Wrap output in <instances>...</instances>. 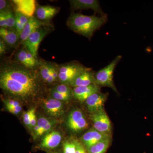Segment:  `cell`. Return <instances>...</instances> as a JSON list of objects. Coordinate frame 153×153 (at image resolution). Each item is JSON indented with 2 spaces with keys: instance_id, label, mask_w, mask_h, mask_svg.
Returning a JSON list of instances; mask_svg holds the SVG:
<instances>
[{
  "instance_id": "obj_32",
  "label": "cell",
  "mask_w": 153,
  "mask_h": 153,
  "mask_svg": "<svg viewBox=\"0 0 153 153\" xmlns=\"http://www.w3.org/2000/svg\"><path fill=\"white\" fill-rule=\"evenodd\" d=\"M6 50H7V47H6L5 43L2 39H1L0 40V55H1L4 54Z\"/></svg>"
},
{
  "instance_id": "obj_29",
  "label": "cell",
  "mask_w": 153,
  "mask_h": 153,
  "mask_svg": "<svg viewBox=\"0 0 153 153\" xmlns=\"http://www.w3.org/2000/svg\"><path fill=\"white\" fill-rule=\"evenodd\" d=\"M3 102L5 106H18L21 105L20 102L16 99L7 98L4 100Z\"/></svg>"
},
{
  "instance_id": "obj_34",
  "label": "cell",
  "mask_w": 153,
  "mask_h": 153,
  "mask_svg": "<svg viewBox=\"0 0 153 153\" xmlns=\"http://www.w3.org/2000/svg\"><path fill=\"white\" fill-rule=\"evenodd\" d=\"M49 153H59L56 152H50Z\"/></svg>"
},
{
  "instance_id": "obj_3",
  "label": "cell",
  "mask_w": 153,
  "mask_h": 153,
  "mask_svg": "<svg viewBox=\"0 0 153 153\" xmlns=\"http://www.w3.org/2000/svg\"><path fill=\"white\" fill-rule=\"evenodd\" d=\"M121 58V55H118L107 66L95 73V84L100 86L110 88L114 91L117 92L114 82L113 73L116 66Z\"/></svg>"
},
{
  "instance_id": "obj_14",
  "label": "cell",
  "mask_w": 153,
  "mask_h": 153,
  "mask_svg": "<svg viewBox=\"0 0 153 153\" xmlns=\"http://www.w3.org/2000/svg\"><path fill=\"white\" fill-rule=\"evenodd\" d=\"M100 86L93 83L85 86L74 87V97L78 101L83 102L93 94L100 91Z\"/></svg>"
},
{
  "instance_id": "obj_25",
  "label": "cell",
  "mask_w": 153,
  "mask_h": 153,
  "mask_svg": "<svg viewBox=\"0 0 153 153\" xmlns=\"http://www.w3.org/2000/svg\"><path fill=\"white\" fill-rule=\"evenodd\" d=\"M52 89L63 94L71 96L73 97H74L73 89H72L69 85L66 84H61L56 85Z\"/></svg>"
},
{
  "instance_id": "obj_4",
  "label": "cell",
  "mask_w": 153,
  "mask_h": 153,
  "mask_svg": "<svg viewBox=\"0 0 153 153\" xmlns=\"http://www.w3.org/2000/svg\"><path fill=\"white\" fill-rule=\"evenodd\" d=\"M66 125L71 132L80 133L88 128V122L82 111L78 108L72 110L66 120Z\"/></svg>"
},
{
  "instance_id": "obj_26",
  "label": "cell",
  "mask_w": 153,
  "mask_h": 153,
  "mask_svg": "<svg viewBox=\"0 0 153 153\" xmlns=\"http://www.w3.org/2000/svg\"><path fill=\"white\" fill-rule=\"evenodd\" d=\"M51 97L63 102H67L70 101L73 97L63 94L52 89L50 91Z\"/></svg>"
},
{
  "instance_id": "obj_28",
  "label": "cell",
  "mask_w": 153,
  "mask_h": 153,
  "mask_svg": "<svg viewBox=\"0 0 153 153\" xmlns=\"http://www.w3.org/2000/svg\"><path fill=\"white\" fill-rule=\"evenodd\" d=\"M5 108L9 112L16 116H19L21 114L23 110L22 105L18 106H5Z\"/></svg>"
},
{
  "instance_id": "obj_13",
  "label": "cell",
  "mask_w": 153,
  "mask_h": 153,
  "mask_svg": "<svg viewBox=\"0 0 153 153\" xmlns=\"http://www.w3.org/2000/svg\"><path fill=\"white\" fill-rule=\"evenodd\" d=\"M13 2L16 7V13H21L28 18L33 17L36 10V1L14 0Z\"/></svg>"
},
{
  "instance_id": "obj_12",
  "label": "cell",
  "mask_w": 153,
  "mask_h": 153,
  "mask_svg": "<svg viewBox=\"0 0 153 153\" xmlns=\"http://www.w3.org/2000/svg\"><path fill=\"white\" fill-rule=\"evenodd\" d=\"M62 140L59 132L52 130L42 137L39 147L43 149L52 150L59 146Z\"/></svg>"
},
{
  "instance_id": "obj_21",
  "label": "cell",
  "mask_w": 153,
  "mask_h": 153,
  "mask_svg": "<svg viewBox=\"0 0 153 153\" xmlns=\"http://www.w3.org/2000/svg\"><path fill=\"white\" fill-rule=\"evenodd\" d=\"M57 7L51 6H42L38 7L36 15L40 20L46 21L52 19L58 12Z\"/></svg>"
},
{
  "instance_id": "obj_10",
  "label": "cell",
  "mask_w": 153,
  "mask_h": 153,
  "mask_svg": "<svg viewBox=\"0 0 153 153\" xmlns=\"http://www.w3.org/2000/svg\"><path fill=\"white\" fill-rule=\"evenodd\" d=\"M108 96V94L102 93L99 91L91 94L85 100V104L90 114L104 108L105 103Z\"/></svg>"
},
{
  "instance_id": "obj_15",
  "label": "cell",
  "mask_w": 153,
  "mask_h": 153,
  "mask_svg": "<svg viewBox=\"0 0 153 153\" xmlns=\"http://www.w3.org/2000/svg\"><path fill=\"white\" fill-rule=\"evenodd\" d=\"M69 1L73 9H92L102 16L105 15L102 10L98 1L97 0H71Z\"/></svg>"
},
{
  "instance_id": "obj_2",
  "label": "cell",
  "mask_w": 153,
  "mask_h": 153,
  "mask_svg": "<svg viewBox=\"0 0 153 153\" xmlns=\"http://www.w3.org/2000/svg\"><path fill=\"white\" fill-rule=\"evenodd\" d=\"M107 20L105 15L98 17L74 13L68 18L67 25L75 33L90 39L94 32L105 24Z\"/></svg>"
},
{
  "instance_id": "obj_16",
  "label": "cell",
  "mask_w": 153,
  "mask_h": 153,
  "mask_svg": "<svg viewBox=\"0 0 153 153\" xmlns=\"http://www.w3.org/2000/svg\"><path fill=\"white\" fill-rule=\"evenodd\" d=\"M95 74L86 69L77 75L69 86L74 88L88 86L93 83L95 84Z\"/></svg>"
},
{
  "instance_id": "obj_19",
  "label": "cell",
  "mask_w": 153,
  "mask_h": 153,
  "mask_svg": "<svg viewBox=\"0 0 153 153\" xmlns=\"http://www.w3.org/2000/svg\"><path fill=\"white\" fill-rule=\"evenodd\" d=\"M16 16L13 12L7 9L0 11V27L16 31Z\"/></svg>"
},
{
  "instance_id": "obj_18",
  "label": "cell",
  "mask_w": 153,
  "mask_h": 153,
  "mask_svg": "<svg viewBox=\"0 0 153 153\" xmlns=\"http://www.w3.org/2000/svg\"><path fill=\"white\" fill-rule=\"evenodd\" d=\"M16 58L20 63L28 69L34 68L37 64L36 57L26 48L21 49L18 52Z\"/></svg>"
},
{
  "instance_id": "obj_23",
  "label": "cell",
  "mask_w": 153,
  "mask_h": 153,
  "mask_svg": "<svg viewBox=\"0 0 153 153\" xmlns=\"http://www.w3.org/2000/svg\"><path fill=\"white\" fill-rule=\"evenodd\" d=\"M52 63H43L40 67V74L41 78L47 83H53L51 74V66Z\"/></svg>"
},
{
  "instance_id": "obj_5",
  "label": "cell",
  "mask_w": 153,
  "mask_h": 153,
  "mask_svg": "<svg viewBox=\"0 0 153 153\" xmlns=\"http://www.w3.org/2000/svg\"><path fill=\"white\" fill-rule=\"evenodd\" d=\"M87 69L79 63H68L59 67L58 80L61 84L70 85L80 73Z\"/></svg>"
},
{
  "instance_id": "obj_27",
  "label": "cell",
  "mask_w": 153,
  "mask_h": 153,
  "mask_svg": "<svg viewBox=\"0 0 153 153\" xmlns=\"http://www.w3.org/2000/svg\"><path fill=\"white\" fill-rule=\"evenodd\" d=\"M33 109V107L23 114V122L29 130L30 129V120H31V116H32Z\"/></svg>"
},
{
  "instance_id": "obj_9",
  "label": "cell",
  "mask_w": 153,
  "mask_h": 153,
  "mask_svg": "<svg viewBox=\"0 0 153 153\" xmlns=\"http://www.w3.org/2000/svg\"><path fill=\"white\" fill-rule=\"evenodd\" d=\"M49 32V28L41 27L31 34L27 39L23 43L25 48H27L35 57H36L38 54L39 44Z\"/></svg>"
},
{
  "instance_id": "obj_22",
  "label": "cell",
  "mask_w": 153,
  "mask_h": 153,
  "mask_svg": "<svg viewBox=\"0 0 153 153\" xmlns=\"http://www.w3.org/2000/svg\"><path fill=\"white\" fill-rule=\"evenodd\" d=\"M111 137L108 138L99 142L87 148L88 153H105L111 143Z\"/></svg>"
},
{
  "instance_id": "obj_17",
  "label": "cell",
  "mask_w": 153,
  "mask_h": 153,
  "mask_svg": "<svg viewBox=\"0 0 153 153\" xmlns=\"http://www.w3.org/2000/svg\"><path fill=\"white\" fill-rule=\"evenodd\" d=\"M43 24L35 17H32L29 18L27 24L25 25L22 33L20 36V39L24 43L29 38V36L42 27Z\"/></svg>"
},
{
  "instance_id": "obj_33",
  "label": "cell",
  "mask_w": 153,
  "mask_h": 153,
  "mask_svg": "<svg viewBox=\"0 0 153 153\" xmlns=\"http://www.w3.org/2000/svg\"><path fill=\"white\" fill-rule=\"evenodd\" d=\"M7 5V1H4V0H1L0 1V11L7 10L6 9Z\"/></svg>"
},
{
  "instance_id": "obj_20",
  "label": "cell",
  "mask_w": 153,
  "mask_h": 153,
  "mask_svg": "<svg viewBox=\"0 0 153 153\" xmlns=\"http://www.w3.org/2000/svg\"><path fill=\"white\" fill-rule=\"evenodd\" d=\"M0 36L5 43L9 46H13L17 44L20 37L15 30L1 28Z\"/></svg>"
},
{
  "instance_id": "obj_11",
  "label": "cell",
  "mask_w": 153,
  "mask_h": 153,
  "mask_svg": "<svg viewBox=\"0 0 153 153\" xmlns=\"http://www.w3.org/2000/svg\"><path fill=\"white\" fill-rule=\"evenodd\" d=\"M110 137L111 135L102 133L92 128L81 137L79 141L87 149L100 141Z\"/></svg>"
},
{
  "instance_id": "obj_7",
  "label": "cell",
  "mask_w": 153,
  "mask_h": 153,
  "mask_svg": "<svg viewBox=\"0 0 153 153\" xmlns=\"http://www.w3.org/2000/svg\"><path fill=\"white\" fill-rule=\"evenodd\" d=\"M59 121L56 119L52 118H49L43 116L38 117L37 124L32 131L33 139H38L52 131Z\"/></svg>"
},
{
  "instance_id": "obj_8",
  "label": "cell",
  "mask_w": 153,
  "mask_h": 153,
  "mask_svg": "<svg viewBox=\"0 0 153 153\" xmlns=\"http://www.w3.org/2000/svg\"><path fill=\"white\" fill-rule=\"evenodd\" d=\"M64 103L54 98H47L42 100V108L50 117L58 118L62 117L65 113Z\"/></svg>"
},
{
  "instance_id": "obj_31",
  "label": "cell",
  "mask_w": 153,
  "mask_h": 153,
  "mask_svg": "<svg viewBox=\"0 0 153 153\" xmlns=\"http://www.w3.org/2000/svg\"><path fill=\"white\" fill-rule=\"evenodd\" d=\"M75 153H88L87 149L79 140H76Z\"/></svg>"
},
{
  "instance_id": "obj_24",
  "label": "cell",
  "mask_w": 153,
  "mask_h": 153,
  "mask_svg": "<svg viewBox=\"0 0 153 153\" xmlns=\"http://www.w3.org/2000/svg\"><path fill=\"white\" fill-rule=\"evenodd\" d=\"M77 139L71 138L63 143V153H75Z\"/></svg>"
},
{
  "instance_id": "obj_6",
  "label": "cell",
  "mask_w": 153,
  "mask_h": 153,
  "mask_svg": "<svg viewBox=\"0 0 153 153\" xmlns=\"http://www.w3.org/2000/svg\"><path fill=\"white\" fill-rule=\"evenodd\" d=\"M90 118L94 128L102 133L111 135V123L104 108L91 114Z\"/></svg>"
},
{
  "instance_id": "obj_30",
  "label": "cell",
  "mask_w": 153,
  "mask_h": 153,
  "mask_svg": "<svg viewBox=\"0 0 153 153\" xmlns=\"http://www.w3.org/2000/svg\"><path fill=\"white\" fill-rule=\"evenodd\" d=\"M38 122V119L36 115V109L35 108L33 107V112L31 116V120H30V130L32 132L34 128Z\"/></svg>"
},
{
  "instance_id": "obj_1",
  "label": "cell",
  "mask_w": 153,
  "mask_h": 153,
  "mask_svg": "<svg viewBox=\"0 0 153 153\" xmlns=\"http://www.w3.org/2000/svg\"><path fill=\"white\" fill-rule=\"evenodd\" d=\"M0 86L7 94L26 103L37 96L40 88L33 71L14 64H6L1 67Z\"/></svg>"
}]
</instances>
